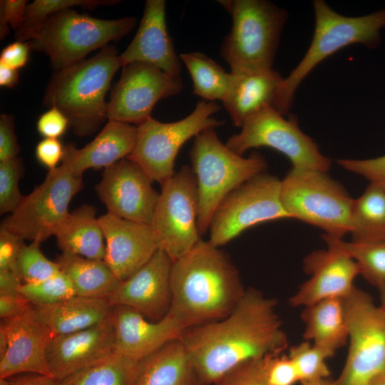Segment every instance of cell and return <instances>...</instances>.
<instances>
[{"instance_id": "obj_1", "label": "cell", "mask_w": 385, "mask_h": 385, "mask_svg": "<svg viewBox=\"0 0 385 385\" xmlns=\"http://www.w3.org/2000/svg\"><path fill=\"white\" fill-rule=\"evenodd\" d=\"M180 339L202 385H212L245 361L279 354L289 345L277 301L252 287L225 318L185 329Z\"/></svg>"}, {"instance_id": "obj_2", "label": "cell", "mask_w": 385, "mask_h": 385, "mask_svg": "<svg viewBox=\"0 0 385 385\" xmlns=\"http://www.w3.org/2000/svg\"><path fill=\"white\" fill-rule=\"evenodd\" d=\"M171 287L168 314L185 329L225 318L246 289L229 256L202 240L173 262Z\"/></svg>"}, {"instance_id": "obj_3", "label": "cell", "mask_w": 385, "mask_h": 385, "mask_svg": "<svg viewBox=\"0 0 385 385\" xmlns=\"http://www.w3.org/2000/svg\"><path fill=\"white\" fill-rule=\"evenodd\" d=\"M115 46L107 45L91 58L54 71L43 104L56 107L80 137L96 133L107 118L106 96L122 64Z\"/></svg>"}, {"instance_id": "obj_4", "label": "cell", "mask_w": 385, "mask_h": 385, "mask_svg": "<svg viewBox=\"0 0 385 385\" xmlns=\"http://www.w3.org/2000/svg\"><path fill=\"white\" fill-rule=\"evenodd\" d=\"M230 14L231 29L220 55L234 74L273 68L287 11L267 0H219Z\"/></svg>"}, {"instance_id": "obj_5", "label": "cell", "mask_w": 385, "mask_h": 385, "mask_svg": "<svg viewBox=\"0 0 385 385\" xmlns=\"http://www.w3.org/2000/svg\"><path fill=\"white\" fill-rule=\"evenodd\" d=\"M312 5L315 25L310 46L279 90L274 109L283 115L289 111L299 86L317 64L351 44L376 48L385 29V9L349 17L337 13L324 0H314Z\"/></svg>"}, {"instance_id": "obj_6", "label": "cell", "mask_w": 385, "mask_h": 385, "mask_svg": "<svg viewBox=\"0 0 385 385\" xmlns=\"http://www.w3.org/2000/svg\"><path fill=\"white\" fill-rule=\"evenodd\" d=\"M197 187V225L200 235L209 230L217 205L232 190L266 172L267 163L258 153L240 155L223 144L215 128L197 134L190 151Z\"/></svg>"}, {"instance_id": "obj_7", "label": "cell", "mask_w": 385, "mask_h": 385, "mask_svg": "<svg viewBox=\"0 0 385 385\" xmlns=\"http://www.w3.org/2000/svg\"><path fill=\"white\" fill-rule=\"evenodd\" d=\"M280 200L290 219L332 237L342 239L350 232L354 198L328 172L292 167L281 180Z\"/></svg>"}, {"instance_id": "obj_8", "label": "cell", "mask_w": 385, "mask_h": 385, "mask_svg": "<svg viewBox=\"0 0 385 385\" xmlns=\"http://www.w3.org/2000/svg\"><path fill=\"white\" fill-rule=\"evenodd\" d=\"M137 24L135 17L102 19L68 9L50 16L29 41L32 50L43 52L54 71L85 60L97 48L121 39Z\"/></svg>"}, {"instance_id": "obj_9", "label": "cell", "mask_w": 385, "mask_h": 385, "mask_svg": "<svg viewBox=\"0 0 385 385\" xmlns=\"http://www.w3.org/2000/svg\"><path fill=\"white\" fill-rule=\"evenodd\" d=\"M349 350L336 385H370L385 375V310L355 287L344 299Z\"/></svg>"}, {"instance_id": "obj_10", "label": "cell", "mask_w": 385, "mask_h": 385, "mask_svg": "<svg viewBox=\"0 0 385 385\" xmlns=\"http://www.w3.org/2000/svg\"><path fill=\"white\" fill-rule=\"evenodd\" d=\"M220 109L214 101H200L184 118L163 123L149 118L137 126L134 147L126 158L137 163L152 182L163 185L174 174L175 160L183 144L201 131L224 124L212 117Z\"/></svg>"}, {"instance_id": "obj_11", "label": "cell", "mask_w": 385, "mask_h": 385, "mask_svg": "<svg viewBox=\"0 0 385 385\" xmlns=\"http://www.w3.org/2000/svg\"><path fill=\"white\" fill-rule=\"evenodd\" d=\"M83 178L62 164L49 170L43 182L24 196L0 228L25 240L42 242L54 235L69 215L72 198L83 188Z\"/></svg>"}, {"instance_id": "obj_12", "label": "cell", "mask_w": 385, "mask_h": 385, "mask_svg": "<svg viewBox=\"0 0 385 385\" xmlns=\"http://www.w3.org/2000/svg\"><path fill=\"white\" fill-rule=\"evenodd\" d=\"M281 180L263 173L229 192L217 205L209 227V242L222 246L257 224L290 219L280 200Z\"/></svg>"}, {"instance_id": "obj_13", "label": "cell", "mask_w": 385, "mask_h": 385, "mask_svg": "<svg viewBox=\"0 0 385 385\" xmlns=\"http://www.w3.org/2000/svg\"><path fill=\"white\" fill-rule=\"evenodd\" d=\"M240 128V132L231 135L225 143L240 155L253 148L269 147L284 154L293 168L324 172L331 168V159L302 131L295 117L286 119L273 108L267 107L247 118Z\"/></svg>"}, {"instance_id": "obj_14", "label": "cell", "mask_w": 385, "mask_h": 385, "mask_svg": "<svg viewBox=\"0 0 385 385\" xmlns=\"http://www.w3.org/2000/svg\"><path fill=\"white\" fill-rule=\"evenodd\" d=\"M197 187L191 166L183 165L161 185L151 227L159 249L174 262L202 239L197 217Z\"/></svg>"}, {"instance_id": "obj_15", "label": "cell", "mask_w": 385, "mask_h": 385, "mask_svg": "<svg viewBox=\"0 0 385 385\" xmlns=\"http://www.w3.org/2000/svg\"><path fill=\"white\" fill-rule=\"evenodd\" d=\"M183 88L180 76L143 62L128 63L113 87L107 105L108 120L138 126L152 118L157 102L178 95Z\"/></svg>"}, {"instance_id": "obj_16", "label": "cell", "mask_w": 385, "mask_h": 385, "mask_svg": "<svg viewBox=\"0 0 385 385\" xmlns=\"http://www.w3.org/2000/svg\"><path fill=\"white\" fill-rule=\"evenodd\" d=\"M152 183L137 163L124 158L104 168L95 190L107 212L151 226L160 195Z\"/></svg>"}, {"instance_id": "obj_17", "label": "cell", "mask_w": 385, "mask_h": 385, "mask_svg": "<svg viewBox=\"0 0 385 385\" xmlns=\"http://www.w3.org/2000/svg\"><path fill=\"white\" fill-rule=\"evenodd\" d=\"M173 264L171 258L158 249L138 271L120 281L108 299L112 306L129 307L151 322L161 320L171 307Z\"/></svg>"}, {"instance_id": "obj_18", "label": "cell", "mask_w": 385, "mask_h": 385, "mask_svg": "<svg viewBox=\"0 0 385 385\" xmlns=\"http://www.w3.org/2000/svg\"><path fill=\"white\" fill-rule=\"evenodd\" d=\"M316 250L304 258L302 268L309 275L289 298L292 307H305L318 302L348 297L359 274L356 262L345 252L331 246Z\"/></svg>"}, {"instance_id": "obj_19", "label": "cell", "mask_w": 385, "mask_h": 385, "mask_svg": "<svg viewBox=\"0 0 385 385\" xmlns=\"http://www.w3.org/2000/svg\"><path fill=\"white\" fill-rule=\"evenodd\" d=\"M1 325L7 334L8 348L0 359V379L24 373L51 376L47 351L54 335L37 318L34 306L17 317L1 319Z\"/></svg>"}, {"instance_id": "obj_20", "label": "cell", "mask_w": 385, "mask_h": 385, "mask_svg": "<svg viewBox=\"0 0 385 385\" xmlns=\"http://www.w3.org/2000/svg\"><path fill=\"white\" fill-rule=\"evenodd\" d=\"M116 335L111 317L91 327L56 335L47 351L51 376L61 381L115 353Z\"/></svg>"}, {"instance_id": "obj_21", "label": "cell", "mask_w": 385, "mask_h": 385, "mask_svg": "<svg viewBox=\"0 0 385 385\" xmlns=\"http://www.w3.org/2000/svg\"><path fill=\"white\" fill-rule=\"evenodd\" d=\"M106 243L105 262L125 280L144 266L159 249L150 225L111 215L98 217Z\"/></svg>"}, {"instance_id": "obj_22", "label": "cell", "mask_w": 385, "mask_h": 385, "mask_svg": "<svg viewBox=\"0 0 385 385\" xmlns=\"http://www.w3.org/2000/svg\"><path fill=\"white\" fill-rule=\"evenodd\" d=\"M119 57L122 67L133 62H143L170 76H180L181 60L167 29L165 0L145 1L137 32Z\"/></svg>"}, {"instance_id": "obj_23", "label": "cell", "mask_w": 385, "mask_h": 385, "mask_svg": "<svg viewBox=\"0 0 385 385\" xmlns=\"http://www.w3.org/2000/svg\"><path fill=\"white\" fill-rule=\"evenodd\" d=\"M111 318L116 335L115 352L135 361L180 339L185 331L169 314L160 321L151 322L124 305L113 306Z\"/></svg>"}, {"instance_id": "obj_24", "label": "cell", "mask_w": 385, "mask_h": 385, "mask_svg": "<svg viewBox=\"0 0 385 385\" xmlns=\"http://www.w3.org/2000/svg\"><path fill=\"white\" fill-rule=\"evenodd\" d=\"M137 126L108 120L96 137L82 148L72 143L64 145L61 163L77 177L91 168H106L126 158L137 137Z\"/></svg>"}, {"instance_id": "obj_25", "label": "cell", "mask_w": 385, "mask_h": 385, "mask_svg": "<svg viewBox=\"0 0 385 385\" xmlns=\"http://www.w3.org/2000/svg\"><path fill=\"white\" fill-rule=\"evenodd\" d=\"M232 75L222 104L235 126L240 128L247 118L265 108L274 109L284 79L278 71L272 68Z\"/></svg>"}, {"instance_id": "obj_26", "label": "cell", "mask_w": 385, "mask_h": 385, "mask_svg": "<svg viewBox=\"0 0 385 385\" xmlns=\"http://www.w3.org/2000/svg\"><path fill=\"white\" fill-rule=\"evenodd\" d=\"M34 309L56 336L81 331L108 319L113 306L108 299L74 295L55 304L34 306Z\"/></svg>"}, {"instance_id": "obj_27", "label": "cell", "mask_w": 385, "mask_h": 385, "mask_svg": "<svg viewBox=\"0 0 385 385\" xmlns=\"http://www.w3.org/2000/svg\"><path fill=\"white\" fill-rule=\"evenodd\" d=\"M198 382L188 351L178 339L140 361L133 385H195Z\"/></svg>"}, {"instance_id": "obj_28", "label": "cell", "mask_w": 385, "mask_h": 385, "mask_svg": "<svg viewBox=\"0 0 385 385\" xmlns=\"http://www.w3.org/2000/svg\"><path fill=\"white\" fill-rule=\"evenodd\" d=\"M303 337L332 357L349 339L344 299H324L303 307Z\"/></svg>"}, {"instance_id": "obj_29", "label": "cell", "mask_w": 385, "mask_h": 385, "mask_svg": "<svg viewBox=\"0 0 385 385\" xmlns=\"http://www.w3.org/2000/svg\"><path fill=\"white\" fill-rule=\"evenodd\" d=\"M95 207L83 204L69 213L56 230L58 247L62 252L104 260L106 243Z\"/></svg>"}, {"instance_id": "obj_30", "label": "cell", "mask_w": 385, "mask_h": 385, "mask_svg": "<svg viewBox=\"0 0 385 385\" xmlns=\"http://www.w3.org/2000/svg\"><path fill=\"white\" fill-rule=\"evenodd\" d=\"M56 262L69 278L76 295L108 299L120 282L104 260L62 252Z\"/></svg>"}, {"instance_id": "obj_31", "label": "cell", "mask_w": 385, "mask_h": 385, "mask_svg": "<svg viewBox=\"0 0 385 385\" xmlns=\"http://www.w3.org/2000/svg\"><path fill=\"white\" fill-rule=\"evenodd\" d=\"M349 234L354 242H385V188L369 183L354 199Z\"/></svg>"}, {"instance_id": "obj_32", "label": "cell", "mask_w": 385, "mask_h": 385, "mask_svg": "<svg viewBox=\"0 0 385 385\" xmlns=\"http://www.w3.org/2000/svg\"><path fill=\"white\" fill-rule=\"evenodd\" d=\"M181 61L187 67L193 82V93L206 100L222 102L230 89L233 75L210 57L200 52L182 53Z\"/></svg>"}, {"instance_id": "obj_33", "label": "cell", "mask_w": 385, "mask_h": 385, "mask_svg": "<svg viewBox=\"0 0 385 385\" xmlns=\"http://www.w3.org/2000/svg\"><path fill=\"white\" fill-rule=\"evenodd\" d=\"M140 361L118 353L59 381L60 385H133Z\"/></svg>"}, {"instance_id": "obj_34", "label": "cell", "mask_w": 385, "mask_h": 385, "mask_svg": "<svg viewBox=\"0 0 385 385\" xmlns=\"http://www.w3.org/2000/svg\"><path fill=\"white\" fill-rule=\"evenodd\" d=\"M327 246L342 250L357 265L359 274L378 290L385 288V242L344 241L322 235Z\"/></svg>"}, {"instance_id": "obj_35", "label": "cell", "mask_w": 385, "mask_h": 385, "mask_svg": "<svg viewBox=\"0 0 385 385\" xmlns=\"http://www.w3.org/2000/svg\"><path fill=\"white\" fill-rule=\"evenodd\" d=\"M117 0H35L28 4L24 18L15 30V38L19 41H29L38 33L46 20L58 11L81 6L93 9L101 5H114Z\"/></svg>"}, {"instance_id": "obj_36", "label": "cell", "mask_w": 385, "mask_h": 385, "mask_svg": "<svg viewBox=\"0 0 385 385\" xmlns=\"http://www.w3.org/2000/svg\"><path fill=\"white\" fill-rule=\"evenodd\" d=\"M288 356L295 366L300 383L328 379L330 375L326 361L331 356L308 341L291 346Z\"/></svg>"}, {"instance_id": "obj_37", "label": "cell", "mask_w": 385, "mask_h": 385, "mask_svg": "<svg viewBox=\"0 0 385 385\" xmlns=\"http://www.w3.org/2000/svg\"><path fill=\"white\" fill-rule=\"evenodd\" d=\"M20 292L33 306L52 304L76 295L69 278L61 271L36 283H23Z\"/></svg>"}, {"instance_id": "obj_38", "label": "cell", "mask_w": 385, "mask_h": 385, "mask_svg": "<svg viewBox=\"0 0 385 385\" xmlns=\"http://www.w3.org/2000/svg\"><path fill=\"white\" fill-rule=\"evenodd\" d=\"M41 242H31L23 247L19 260L23 283H36L61 272L57 262L48 260L41 251Z\"/></svg>"}, {"instance_id": "obj_39", "label": "cell", "mask_w": 385, "mask_h": 385, "mask_svg": "<svg viewBox=\"0 0 385 385\" xmlns=\"http://www.w3.org/2000/svg\"><path fill=\"white\" fill-rule=\"evenodd\" d=\"M24 166L19 157L0 162V214L11 213L24 195L19 182L24 175Z\"/></svg>"}, {"instance_id": "obj_40", "label": "cell", "mask_w": 385, "mask_h": 385, "mask_svg": "<svg viewBox=\"0 0 385 385\" xmlns=\"http://www.w3.org/2000/svg\"><path fill=\"white\" fill-rule=\"evenodd\" d=\"M265 358L245 361L224 374L212 385H270Z\"/></svg>"}, {"instance_id": "obj_41", "label": "cell", "mask_w": 385, "mask_h": 385, "mask_svg": "<svg viewBox=\"0 0 385 385\" xmlns=\"http://www.w3.org/2000/svg\"><path fill=\"white\" fill-rule=\"evenodd\" d=\"M337 163L346 170L366 178L370 183L385 188V155L368 159L341 158Z\"/></svg>"}, {"instance_id": "obj_42", "label": "cell", "mask_w": 385, "mask_h": 385, "mask_svg": "<svg viewBox=\"0 0 385 385\" xmlns=\"http://www.w3.org/2000/svg\"><path fill=\"white\" fill-rule=\"evenodd\" d=\"M265 362L270 385H294L299 381L295 366L288 355H267Z\"/></svg>"}, {"instance_id": "obj_43", "label": "cell", "mask_w": 385, "mask_h": 385, "mask_svg": "<svg viewBox=\"0 0 385 385\" xmlns=\"http://www.w3.org/2000/svg\"><path fill=\"white\" fill-rule=\"evenodd\" d=\"M24 241L21 237L0 228V270L11 272L21 279L19 260L26 245Z\"/></svg>"}, {"instance_id": "obj_44", "label": "cell", "mask_w": 385, "mask_h": 385, "mask_svg": "<svg viewBox=\"0 0 385 385\" xmlns=\"http://www.w3.org/2000/svg\"><path fill=\"white\" fill-rule=\"evenodd\" d=\"M28 1H0V37L4 39L9 33V27L14 31L21 24L26 10Z\"/></svg>"}, {"instance_id": "obj_45", "label": "cell", "mask_w": 385, "mask_h": 385, "mask_svg": "<svg viewBox=\"0 0 385 385\" xmlns=\"http://www.w3.org/2000/svg\"><path fill=\"white\" fill-rule=\"evenodd\" d=\"M69 121L56 107H51L38 119L36 129L44 138L58 139L66 131Z\"/></svg>"}, {"instance_id": "obj_46", "label": "cell", "mask_w": 385, "mask_h": 385, "mask_svg": "<svg viewBox=\"0 0 385 385\" xmlns=\"http://www.w3.org/2000/svg\"><path fill=\"white\" fill-rule=\"evenodd\" d=\"M21 151L15 133V124L11 115H0V162L18 157Z\"/></svg>"}, {"instance_id": "obj_47", "label": "cell", "mask_w": 385, "mask_h": 385, "mask_svg": "<svg viewBox=\"0 0 385 385\" xmlns=\"http://www.w3.org/2000/svg\"><path fill=\"white\" fill-rule=\"evenodd\" d=\"M64 145L58 139L43 138L36 146L37 160L49 170L56 168L62 161Z\"/></svg>"}, {"instance_id": "obj_48", "label": "cell", "mask_w": 385, "mask_h": 385, "mask_svg": "<svg viewBox=\"0 0 385 385\" xmlns=\"http://www.w3.org/2000/svg\"><path fill=\"white\" fill-rule=\"evenodd\" d=\"M31 47L29 41H16L4 48L0 55V63L19 70L29 60Z\"/></svg>"}, {"instance_id": "obj_49", "label": "cell", "mask_w": 385, "mask_h": 385, "mask_svg": "<svg viewBox=\"0 0 385 385\" xmlns=\"http://www.w3.org/2000/svg\"><path fill=\"white\" fill-rule=\"evenodd\" d=\"M32 307V304L21 292L16 294L0 295L1 319L17 317Z\"/></svg>"}, {"instance_id": "obj_50", "label": "cell", "mask_w": 385, "mask_h": 385, "mask_svg": "<svg viewBox=\"0 0 385 385\" xmlns=\"http://www.w3.org/2000/svg\"><path fill=\"white\" fill-rule=\"evenodd\" d=\"M9 385H60L54 378L37 374L16 375L9 378Z\"/></svg>"}, {"instance_id": "obj_51", "label": "cell", "mask_w": 385, "mask_h": 385, "mask_svg": "<svg viewBox=\"0 0 385 385\" xmlns=\"http://www.w3.org/2000/svg\"><path fill=\"white\" fill-rule=\"evenodd\" d=\"M23 284L21 278L11 272L0 270V295H9L20 293Z\"/></svg>"}, {"instance_id": "obj_52", "label": "cell", "mask_w": 385, "mask_h": 385, "mask_svg": "<svg viewBox=\"0 0 385 385\" xmlns=\"http://www.w3.org/2000/svg\"><path fill=\"white\" fill-rule=\"evenodd\" d=\"M19 70L0 63V86L9 88H14L19 82Z\"/></svg>"}, {"instance_id": "obj_53", "label": "cell", "mask_w": 385, "mask_h": 385, "mask_svg": "<svg viewBox=\"0 0 385 385\" xmlns=\"http://www.w3.org/2000/svg\"><path fill=\"white\" fill-rule=\"evenodd\" d=\"M7 348V334L3 326L0 324V359H1L5 355Z\"/></svg>"}, {"instance_id": "obj_54", "label": "cell", "mask_w": 385, "mask_h": 385, "mask_svg": "<svg viewBox=\"0 0 385 385\" xmlns=\"http://www.w3.org/2000/svg\"><path fill=\"white\" fill-rule=\"evenodd\" d=\"M301 385H336L335 381L328 379L301 382Z\"/></svg>"}, {"instance_id": "obj_55", "label": "cell", "mask_w": 385, "mask_h": 385, "mask_svg": "<svg viewBox=\"0 0 385 385\" xmlns=\"http://www.w3.org/2000/svg\"><path fill=\"white\" fill-rule=\"evenodd\" d=\"M379 293V305L385 310V288L378 290Z\"/></svg>"}, {"instance_id": "obj_56", "label": "cell", "mask_w": 385, "mask_h": 385, "mask_svg": "<svg viewBox=\"0 0 385 385\" xmlns=\"http://www.w3.org/2000/svg\"><path fill=\"white\" fill-rule=\"evenodd\" d=\"M370 385H385V375L382 376Z\"/></svg>"}, {"instance_id": "obj_57", "label": "cell", "mask_w": 385, "mask_h": 385, "mask_svg": "<svg viewBox=\"0 0 385 385\" xmlns=\"http://www.w3.org/2000/svg\"><path fill=\"white\" fill-rule=\"evenodd\" d=\"M0 385H9V379H0Z\"/></svg>"}, {"instance_id": "obj_58", "label": "cell", "mask_w": 385, "mask_h": 385, "mask_svg": "<svg viewBox=\"0 0 385 385\" xmlns=\"http://www.w3.org/2000/svg\"><path fill=\"white\" fill-rule=\"evenodd\" d=\"M195 385H202V384H200V382L195 384Z\"/></svg>"}]
</instances>
